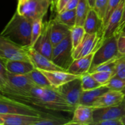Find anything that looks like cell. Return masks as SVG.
Wrapping results in <instances>:
<instances>
[{
  "label": "cell",
  "mask_w": 125,
  "mask_h": 125,
  "mask_svg": "<svg viewBox=\"0 0 125 125\" xmlns=\"http://www.w3.org/2000/svg\"><path fill=\"white\" fill-rule=\"evenodd\" d=\"M88 1H89V3L90 4V6L91 7V8H94L96 0H88Z\"/></svg>",
  "instance_id": "obj_43"
},
{
  "label": "cell",
  "mask_w": 125,
  "mask_h": 125,
  "mask_svg": "<svg viewBox=\"0 0 125 125\" xmlns=\"http://www.w3.org/2000/svg\"><path fill=\"white\" fill-rule=\"evenodd\" d=\"M117 39L118 35H114L103 40L98 49L94 53L90 70L99 65L116 58L120 55L118 52Z\"/></svg>",
  "instance_id": "obj_5"
},
{
  "label": "cell",
  "mask_w": 125,
  "mask_h": 125,
  "mask_svg": "<svg viewBox=\"0 0 125 125\" xmlns=\"http://www.w3.org/2000/svg\"><path fill=\"white\" fill-rule=\"evenodd\" d=\"M109 0H96L94 9L103 20Z\"/></svg>",
  "instance_id": "obj_36"
},
{
  "label": "cell",
  "mask_w": 125,
  "mask_h": 125,
  "mask_svg": "<svg viewBox=\"0 0 125 125\" xmlns=\"http://www.w3.org/2000/svg\"><path fill=\"white\" fill-rule=\"evenodd\" d=\"M32 48L51 59L53 46L50 34V20L44 22L41 35Z\"/></svg>",
  "instance_id": "obj_12"
},
{
  "label": "cell",
  "mask_w": 125,
  "mask_h": 125,
  "mask_svg": "<svg viewBox=\"0 0 125 125\" xmlns=\"http://www.w3.org/2000/svg\"><path fill=\"white\" fill-rule=\"evenodd\" d=\"M43 118L12 114H0L1 125H37Z\"/></svg>",
  "instance_id": "obj_14"
},
{
  "label": "cell",
  "mask_w": 125,
  "mask_h": 125,
  "mask_svg": "<svg viewBox=\"0 0 125 125\" xmlns=\"http://www.w3.org/2000/svg\"><path fill=\"white\" fill-rule=\"evenodd\" d=\"M52 1H53V0H52Z\"/></svg>",
  "instance_id": "obj_48"
},
{
  "label": "cell",
  "mask_w": 125,
  "mask_h": 125,
  "mask_svg": "<svg viewBox=\"0 0 125 125\" xmlns=\"http://www.w3.org/2000/svg\"><path fill=\"white\" fill-rule=\"evenodd\" d=\"M28 54L35 68L43 71H66L54 63L52 60L38 52L33 48H28Z\"/></svg>",
  "instance_id": "obj_13"
},
{
  "label": "cell",
  "mask_w": 125,
  "mask_h": 125,
  "mask_svg": "<svg viewBox=\"0 0 125 125\" xmlns=\"http://www.w3.org/2000/svg\"><path fill=\"white\" fill-rule=\"evenodd\" d=\"M56 89L70 104L75 107L79 104L82 93L83 92L81 77L71 81Z\"/></svg>",
  "instance_id": "obj_10"
},
{
  "label": "cell",
  "mask_w": 125,
  "mask_h": 125,
  "mask_svg": "<svg viewBox=\"0 0 125 125\" xmlns=\"http://www.w3.org/2000/svg\"><path fill=\"white\" fill-rule=\"evenodd\" d=\"M123 101H125V98H124V100H123Z\"/></svg>",
  "instance_id": "obj_46"
},
{
  "label": "cell",
  "mask_w": 125,
  "mask_h": 125,
  "mask_svg": "<svg viewBox=\"0 0 125 125\" xmlns=\"http://www.w3.org/2000/svg\"><path fill=\"white\" fill-rule=\"evenodd\" d=\"M104 85L111 90H118L125 92V79L120 78L115 76H114Z\"/></svg>",
  "instance_id": "obj_32"
},
{
  "label": "cell",
  "mask_w": 125,
  "mask_h": 125,
  "mask_svg": "<svg viewBox=\"0 0 125 125\" xmlns=\"http://www.w3.org/2000/svg\"><path fill=\"white\" fill-rule=\"evenodd\" d=\"M91 9L88 0H80L76 8V25L83 26L89 10Z\"/></svg>",
  "instance_id": "obj_25"
},
{
  "label": "cell",
  "mask_w": 125,
  "mask_h": 125,
  "mask_svg": "<svg viewBox=\"0 0 125 125\" xmlns=\"http://www.w3.org/2000/svg\"><path fill=\"white\" fill-rule=\"evenodd\" d=\"M94 53L95 52L81 58L74 59L67 72L79 76H81L89 72L91 68Z\"/></svg>",
  "instance_id": "obj_22"
},
{
  "label": "cell",
  "mask_w": 125,
  "mask_h": 125,
  "mask_svg": "<svg viewBox=\"0 0 125 125\" xmlns=\"http://www.w3.org/2000/svg\"><path fill=\"white\" fill-rule=\"evenodd\" d=\"M125 23V5H124V9H123V16H122V20H121L120 23L119 27L118 28V30H117V33H116V35H117L118 36V34H119L120 31L121 29L122 28L123 26L124 25Z\"/></svg>",
  "instance_id": "obj_42"
},
{
  "label": "cell",
  "mask_w": 125,
  "mask_h": 125,
  "mask_svg": "<svg viewBox=\"0 0 125 125\" xmlns=\"http://www.w3.org/2000/svg\"><path fill=\"white\" fill-rule=\"evenodd\" d=\"M86 32L84 26L75 25L70 29V37L73 49H75L81 43L85 36Z\"/></svg>",
  "instance_id": "obj_27"
},
{
  "label": "cell",
  "mask_w": 125,
  "mask_h": 125,
  "mask_svg": "<svg viewBox=\"0 0 125 125\" xmlns=\"http://www.w3.org/2000/svg\"><path fill=\"white\" fill-rule=\"evenodd\" d=\"M0 59L4 61H24L31 62L28 48L13 43L0 37Z\"/></svg>",
  "instance_id": "obj_8"
},
{
  "label": "cell",
  "mask_w": 125,
  "mask_h": 125,
  "mask_svg": "<svg viewBox=\"0 0 125 125\" xmlns=\"http://www.w3.org/2000/svg\"><path fill=\"white\" fill-rule=\"evenodd\" d=\"M90 73H91L92 76L95 78L96 81L102 85L106 84L114 76H115V73L113 72H104V71L94 72Z\"/></svg>",
  "instance_id": "obj_33"
},
{
  "label": "cell",
  "mask_w": 125,
  "mask_h": 125,
  "mask_svg": "<svg viewBox=\"0 0 125 125\" xmlns=\"http://www.w3.org/2000/svg\"><path fill=\"white\" fill-rule=\"evenodd\" d=\"M8 77L7 84L0 87V92L2 95L10 93L26 92L37 86L27 74H14L9 72Z\"/></svg>",
  "instance_id": "obj_7"
},
{
  "label": "cell",
  "mask_w": 125,
  "mask_h": 125,
  "mask_svg": "<svg viewBox=\"0 0 125 125\" xmlns=\"http://www.w3.org/2000/svg\"><path fill=\"white\" fill-rule=\"evenodd\" d=\"M93 115L94 119L93 125L105 120L123 118L125 116V101H123L120 104L115 106L94 108Z\"/></svg>",
  "instance_id": "obj_11"
},
{
  "label": "cell",
  "mask_w": 125,
  "mask_h": 125,
  "mask_svg": "<svg viewBox=\"0 0 125 125\" xmlns=\"http://www.w3.org/2000/svg\"><path fill=\"white\" fill-rule=\"evenodd\" d=\"M73 50L70 34L66 39L53 48L51 60L59 67L67 71L74 61Z\"/></svg>",
  "instance_id": "obj_6"
},
{
  "label": "cell",
  "mask_w": 125,
  "mask_h": 125,
  "mask_svg": "<svg viewBox=\"0 0 125 125\" xmlns=\"http://www.w3.org/2000/svg\"><path fill=\"white\" fill-rule=\"evenodd\" d=\"M94 108L91 106L78 104L76 106L72 119L67 125H93L94 123Z\"/></svg>",
  "instance_id": "obj_15"
},
{
  "label": "cell",
  "mask_w": 125,
  "mask_h": 125,
  "mask_svg": "<svg viewBox=\"0 0 125 125\" xmlns=\"http://www.w3.org/2000/svg\"><path fill=\"white\" fill-rule=\"evenodd\" d=\"M95 125H123L122 118L118 119H109L101 121Z\"/></svg>",
  "instance_id": "obj_40"
},
{
  "label": "cell",
  "mask_w": 125,
  "mask_h": 125,
  "mask_svg": "<svg viewBox=\"0 0 125 125\" xmlns=\"http://www.w3.org/2000/svg\"><path fill=\"white\" fill-rule=\"evenodd\" d=\"M27 74L37 86L41 87H53L47 78L40 70L35 68Z\"/></svg>",
  "instance_id": "obj_26"
},
{
  "label": "cell",
  "mask_w": 125,
  "mask_h": 125,
  "mask_svg": "<svg viewBox=\"0 0 125 125\" xmlns=\"http://www.w3.org/2000/svg\"><path fill=\"white\" fill-rule=\"evenodd\" d=\"M54 18L59 22L65 24L71 29L74 26L76 23V9L63 10L60 13H57Z\"/></svg>",
  "instance_id": "obj_24"
},
{
  "label": "cell",
  "mask_w": 125,
  "mask_h": 125,
  "mask_svg": "<svg viewBox=\"0 0 125 125\" xmlns=\"http://www.w3.org/2000/svg\"><path fill=\"white\" fill-rule=\"evenodd\" d=\"M7 71L14 74H26L35 69L31 62L24 61H4L1 60Z\"/></svg>",
  "instance_id": "obj_21"
},
{
  "label": "cell",
  "mask_w": 125,
  "mask_h": 125,
  "mask_svg": "<svg viewBox=\"0 0 125 125\" xmlns=\"http://www.w3.org/2000/svg\"><path fill=\"white\" fill-rule=\"evenodd\" d=\"M41 71L48 79L51 85L54 88L59 87L81 77V76L72 74L67 71Z\"/></svg>",
  "instance_id": "obj_18"
},
{
  "label": "cell",
  "mask_w": 125,
  "mask_h": 125,
  "mask_svg": "<svg viewBox=\"0 0 125 125\" xmlns=\"http://www.w3.org/2000/svg\"><path fill=\"white\" fill-rule=\"evenodd\" d=\"M9 72L4 64L1 62L0 64V87L4 86L8 83Z\"/></svg>",
  "instance_id": "obj_37"
},
{
  "label": "cell",
  "mask_w": 125,
  "mask_h": 125,
  "mask_svg": "<svg viewBox=\"0 0 125 125\" xmlns=\"http://www.w3.org/2000/svg\"><path fill=\"white\" fill-rule=\"evenodd\" d=\"M70 28L55 18L50 20V34L53 48L70 34Z\"/></svg>",
  "instance_id": "obj_20"
},
{
  "label": "cell",
  "mask_w": 125,
  "mask_h": 125,
  "mask_svg": "<svg viewBox=\"0 0 125 125\" xmlns=\"http://www.w3.org/2000/svg\"><path fill=\"white\" fill-rule=\"evenodd\" d=\"M103 34L86 33L80 44L73 50L74 59L81 58L95 52L103 42Z\"/></svg>",
  "instance_id": "obj_9"
},
{
  "label": "cell",
  "mask_w": 125,
  "mask_h": 125,
  "mask_svg": "<svg viewBox=\"0 0 125 125\" xmlns=\"http://www.w3.org/2000/svg\"><path fill=\"white\" fill-rule=\"evenodd\" d=\"M116 57V58L111 59L110 61L105 62L99 65L97 67L94 68V69L89 71V73H92L94 72H100V71H104V72H113L115 74V68L116 65H117V62L118 58L120 57Z\"/></svg>",
  "instance_id": "obj_31"
},
{
  "label": "cell",
  "mask_w": 125,
  "mask_h": 125,
  "mask_svg": "<svg viewBox=\"0 0 125 125\" xmlns=\"http://www.w3.org/2000/svg\"><path fill=\"white\" fill-rule=\"evenodd\" d=\"M70 120L65 117L53 114L48 117L43 118L38 122L37 125H67Z\"/></svg>",
  "instance_id": "obj_29"
},
{
  "label": "cell",
  "mask_w": 125,
  "mask_h": 125,
  "mask_svg": "<svg viewBox=\"0 0 125 125\" xmlns=\"http://www.w3.org/2000/svg\"><path fill=\"white\" fill-rule=\"evenodd\" d=\"M109 90V89L103 85L96 89L87 90V91H83L81 97L79 104H83L92 107L96 99Z\"/></svg>",
  "instance_id": "obj_23"
},
{
  "label": "cell",
  "mask_w": 125,
  "mask_h": 125,
  "mask_svg": "<svg viewBox=\"0 0 125 125\" xmlns=\"http://www.w3.org/2000/svg\"><path fill=\"white\" fill-rule=\"evenodd\" d=\"M122 122H123V125H125V117H123V118H122Z\"/></svg>",
  "instance_id": "obj_45"
},
{
  "label": "cell",
  "mask_w": 125,
  "mask_h": 125,
  "mask_svg": "<svg viewBox=\"0 0 125 125\" xmlns=\"http://www.w3.org/2000/svg\"><path fill=\"white\" fill-rule=\"evenodd\" d=\"M115 76L125 79V56L120 55L118 58L116 65Z\"/></svg>",
  "instance_id": "obj_35"
},
{
  "label": "cell",
  "mask_w": 125,
  "mask_h": 125,
  "mask_svg": "<svg viewBox=\"0 0 125 125\" xmlns=\"http://www.w3.org/2000/svg\"><path fill=\"white\" fill-rule=\"evenodd\" d=\"M124 98L125 93L123 92L109 89L98 98L92 107L93 108H100L115 106L123 102Z\"/></svg>",
  "instance_id": "obj_16"
},
{
  "label": "cell",
  "mask_w": 125,
  "mask_h": 125,
  "mask_svg": "<svg viewBox=\"0 0 125 125\" xmlns=\"http://www.w3.org/2000/svg\"><path fill=\"white\" fill-rule=\"evenodd\" d=\"M117 45L120 54L125 56V33H121L118 35Z\"/></svg>",
  "instance_id": "obj_38"
},
{
  "label": "cell",
  "mask_w": 125,
  "mask_h": 125,
  "mask_svg": "<svg viewBox=\"0 0 125 125\" xmlns=\"http://www.w3.org/2000/svg\"><path fill=\"white\" fill-rule=\"evenodd\" d=\"M124 5L125 0H122L118 7L110 17L103 32V40L112 35H116L123 16Z\"/></svg>",
  "instance_id": "obj_17"
},
{
  "label": "cell",
  "mask_w": 125,
  "mask_h": 125,
  "mask_svg": "<svg viewBox=\"0 0 125 125\" xmlns=\"http://www.w3.org/2000/svg\"><path fill=\"white\" fill-rule=\"evenodd\" d=\"M121 1H122V0H109V1L107 9H106V13H105L104 17L103 18V23L104 26V28L106 27V24H107V21H108L111 15L114 12L115 10L117 9V7L120 4Z\"/></svg>",
  "instance_id": "obj_34"
},
{
  "label": "cell",
  "mask_w": 125,
  "mask_h": 125,
  "mask_svg": "<svg viewBox=\"0 0 125 125\" xmlns=\"http://www.w3.org/2000/svg\"><path fill=\"white\" fill-rule=\"evenodd\" d=\"M121 33H125V23L124 24V25L123 26V27H122V29H121V30H120V31L118 35H119L120 34H121Z\"/></svg>",
  "instance_id": "obj_44"
},
{
  "label": "cell",
  "mask_w": 125,
  "mask_h": 125,
  "mask_svg": "<svg viewBox=\"0 0 125 125\" xmlns=\"http://www.w3.org/2000/svg\"><path fill=\"white\" fill-rule=\"evenodd\" d=\"M54 1V0H53V1ZM53 1H52V2H53Z\"/></svg>",
  "instance_id": "obj_47"
},
{
  "label": "cell",
  "mask_w": 125,
  "mask_h": 125,
  "mask_svg": "<svg viewBox=\"0 0 125 125\" xmlns=\"http://www.w3.org/2000/svg\"><path fill=\"white\" fill-rule=\"evenodd\" d=\"M69 1L70 0H54L52 2V4L54 3L55 8L57 11V13L62 12Z\"/></svg>",
  "instance_id": "obj_39"
},
{
  "label": "cell",
  "mask_w": 125,
  "mask_h": 125,
  "mask_svg": "<svg viewBox=\"0 0 125 125\" xmlns=\"http://www.w3.org/2000/svg\"><path fill=\"white\" fill-rule=\"evenodd\" d=\"M32 23V21L16 10L2 29L0 37L16 45L29 48L31 43Z\"/></svg>",
  "instance_id": "obj_2"
},
{
  "label": "cell",
  "mask_w": 125,
  "mask_h": 125,
  "mask_svg": "<svg viewBox=\"0 0 125 125\" xmlns=\"http://www.w3.org/2000/svg\"><path fill=\"white\" fill-rule=\"evenodd\" d=\"M0 114H12L46 118L53 115L39 108L0 95Z\"/></svg>",
  "instance_id": "obj_3"
},
{
  "label": "cell",
  "mask_w": 125,
  "mask_h": 125,
  "mask_svg": "<svg viewBox=\"0 0 125 125\" xmlns=\"http://www.w3.org/2000/svg\"><path fill=\"white\" fill-rule=\"evenodd\" d=\"M17 11L21 15L33 21L43 18L52 4V0H17Z\"/></svg>",
  "instance_id": "obj_4"
},
{
  "label": "cell",
  "mask_w": 125,
  "mask_h": 125,
  "mask_svg": "<svg viewBox=\"0 0 125 125\" xmlns=\"http://www.w3.org/2000/svg\"><path fill=\"white\" fill-rule=\"evenodd\" d=\"M83 26L87 34H101L103 35L104 30L103 20L94 8L89 10Z\"/></svg>",
  "instance_id": "obj_19"
},
{
  "label": "cell",
  "mask_w": 125,
  "mask_h": 125,
  "mask_svg": "<svg viewBox=\"0 0 125 125\" xmlns=\"http://www.w3.org/2000/svg\"><path fill=\"white\" fill-rule=\"evenodd\" d=\"M3 95L37 108L53 112L73 113L76 107L67 102L54 87L35 86L26 92L11 93Z\"/></svg>",
  "instance_id": "obj_1"
},
{
  "label": "cell",
  "mask_w": 125,
  "mask_h": 125,
  "mask_svg": "<svg viewBox=\"0 0 125 125\" xmlns=\"http://www.w3.org/2000/svg\"><path fill=\"white\" fill-rule=\"evenodd\" d=\"M43 18H39L32 21L31 30V43L30 48L33 47L37 39L41 35L43 29Z\"/></svg>",
  "instance_id": "obj_30"
},
{
  "label": "cell",
  "mask_w": 125,
  "mask_h": 125,
  "mask_svg": "<svg viewBox=\"0 0 125 125\" xmlns=\"http://www.w3.org/2000/svg\"><path fill=\"white\" fill-rule=\"evenodd\" d=\"M80 0H70L69 2L65 6L63 10H73L76 9L78 3H79Z\"/></svg>",
  "instance_id": "obj_41"
},
{
  "label": "cell",
  "mask_w": 125,
  "mask_h": 125,
  "mask_svg": "<svg viewBox=\"0 0 125 125\" xmlns=\"http://www.w3.org/2000/svg\"><path fill=\"white\" fill-rule=\"evenodd\" d=\"M81 80L83 91L92 90L103 85L96 81L95 78L92 76L91 73L89 72L81 76Z\"/></svg>",
  "instance_id": "obj_28"
}]
</instances>
